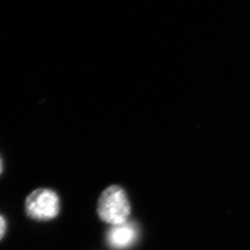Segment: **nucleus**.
Returning <instances> with one entry per match:
<instances>
[{"mask_svg":"<svg viewBox=\"0 0 250 250\" xmlns=\"http://www.w3.org/2000/svg\"><path fill=\"white\" fill-rule=\"evenodd\" d=\"M99 217L107 224H125L130 214V204L123 188L113 186L100 196L98 205Z\"/></svg>","mask_w":250,"mask_h":250,"instance_id":"obj_1","label":"nucleus"},{"mask_svg":"<svg viewBox=\"0 0 250 250\" xmlns=\"http://www.w3.org/2000/svg\"><path fill=\"white\" fill-rule=\"evenodd\" d=\"M25 210L30 218L36 221H48L60 211V199L50 189L38 188L26 198Z\"/></svg>","mask_w":250,"mask_h":250,"instance_id":"obj_2","label":"nucleus"},{"mask_svg":"<svg viewBox=\"0 0 250 250\" xmlns=\"http://www.w3.org/2000/svg\"><path fill=\"white\" fill-rule=\"evenodd\" d=\"M137 237V230L134 224H125L114 225L107 233V242L114 248L123 250L130 247Z\"/></svg>","mask_w":250,"mask_h":250,"instance_id":"obj_3","label":"nucleus"},{"mask_svg":"<svg viewBox=\"0 0 250 250\" xmlns=\"http://www.w3.org/2000/svg\"><path fill=\"white\" fill-rule=\"evenodd\" d=\"M6 227H7V224H6V221L4 219V217L2 215H0V240L3 238L5 232H6Z\"/></svg>","mask_w":250,"mask_h":250,"instance_id":"obj_4","label":"nucleus"},{"mask_svg":"<svg viewBox=\"0 0 250 250\" xmlns=\"http://www.w3.org/2000/svg\"><path fill=\"white\" fill-rule=\"evenodd\" d=\"M2 170H3V163H2V160H1V158H0V174H1V172H2Z\"/></svg>","mask_w":250,"mask_h":250,"instance_id":"obj_5","label":"nucleus"}]
</instances>
